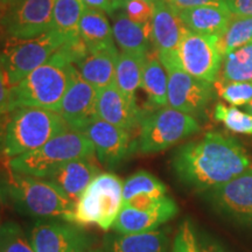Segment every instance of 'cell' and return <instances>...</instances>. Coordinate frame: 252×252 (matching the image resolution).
I'll list each match as a JSON object with an SVG mask.
<instances>
[{
	"label": "cell",
	"instance_id": "1",
	"mask_svg": "<svg viewBox=\"0 0 252 252\" xmlns=\"http://www.w3.org/2000/svg\"><path fill=\"white\" fill-rule=\"evenodd\" d=\"M171 166L178 180L196 191L210 190L252 168L247 151L234 138L208 132L175 151Z\"/></svg>",
	"mask_w": 252,
	"mask_h": 252
},
{
	"label": "cell",
	"instance_id": "2",
	"mask_svg": "<svg viewBox=\"0 0 252 252\" xmlns=\"http://www.w3.org/2000/svg\"><path fill=\"white\" fill-rule=\"evenodd\" d=\"M71 63L59 50L45 64L36 68L11 88L6 112L19 108L60 111L70 83Z\"/></svg>",
	"mask_w": 252,
	"mask_h": 252
},
{
	"label": "cell",
	"instance_id": "3",
	"mask_svg": "<svg viewBox=\"0 0 252 252\" xmlns=\"http://www.w3.org/2000/svg\"><path fill=\"white\" fill-rule=\"evenodd\" d=\"M2 196L18 212L30 216L56 217L70 222L75 204L48 179L35 178L6 168Z\"/></svg>",
	"mask_w": 252,
	"mask_h": 252
},
{
	"label": "cell",
	"instance_id": "4",
	"mask_svg": "<svg viewBox=\"0 0 252 252\" xmlns=\"http://www.w3.org/2000/svg\"><path fill=\"white\" fill-rule=\"evenodd\" d=\"M70 130L59 112L19 108L11 111L2 134V154L8 159L37 150L53 138Z\"/></svg>",
	"mask_w": 252,
	"mask_h": 252
},
{
	"label": "cell",
	"instance_id": "5",
	"mask_svg": "<svg viewBox=\"0 0 252 252\" xmlns=\"http://www.w3.org/2000/svg\"><path fill=\"white\" fill-rule=\"evenodd\" d=\"M94 146L83 132L68 130L37 150L8 160L12 171L35 178L48 179L67 163L81 158H94Z\"/></svg>",
	"mask_w": 252,
	"mask_h": 252
},
{
	"label": "cell",
	"instance_id": "6",
	"mask_svg": "<svg viewBox=\"0 0 252 252\" xmlns=\"http://www.w3.org/2000/svg\"><path fill=\"white\" fill-rule=\"evenodd\" d=\"M64 43V37L54 28L31 39L6 37L1 53V77L12 88L45 64Z\"/></svg>",
	"mask_w": 252,
	"mask_h": 252
},
{
	"label": "cell",
	"instance_id": "7",
	"mask_svg": "<svg viewBox=\"0 0 252 252\" xmlns=\"http://www.w3.org/2000/svg\"><path fill=\"white\" fill-rule=\"evenodd\" d=\"M124 184L112 173H99L88 186L75 206L70 223L94 224L103 230L112 228L121 213Z\"/></svg>",
	"mask_w": 252,
	"mask_h": 252
},
{
	"label": "cell",
	"instance_id": "8",
	"mask_svg": "<svg viewBox=\"0 0 252 252\" xmlns=\"http://www.w3.org/2000/svg\"><path fill=\"white\" fill-rule=\"evenodd\" d=\"M200 130V124L193 116L169 106L157 109L141 119L134 150L143 154L162 152Z\"/></svg>",
	"mask_w": 252,
	"mask_h": 252
},
{
	"label": "cell",
	"instance_id": "9",
	"mask_svg": "<svg viewBox=\"0 0 252 252\" xmlns=\"http://www.w3.org/2000/svg\"><path fill=\"white\" fill-rule=\"evenodd\" d=\"M168 75V106L201 117L213 99L214 88L209 82L189 75L181 67L178 53H158Z\"/></svg>",
	"mask_w": 252,
	"mask_h": 252
},
{
	"label": "cell",
	"instance_id": "10",
	"mask_svg": "<svg viewBox=\"0 0 252 252\" xmlns=\"http://www.w3.org/2000/svg\"><path fill=\"white\" fill-rule=\"evenodd\" d=\"M56 0H13L2 8L1 27L6 37L31 39L53 28Z\"/></svg>",
	"mask_w": 252,
	"mask_h": 252
},
{
	"label": "cell",
	"instance_id": "11",
	"mask_svg": "<svg viewBox=\"0 0 252 252\" xmlns=\"http://www.w3.org/2000/svg\"><path fill=\"white\" fill-rule=\"evenodd\" d=\"M204 198L219 215L252 230V168L234 180L204 191Z\"/></svg>",
	"mask_w": 252,
	"mask_h": 252
},
{
	"label": "cell",
	"instance_id": "12",
	"mask_svg": "<svg viewBox=\"0 0 252 252\" xmlns=\"http://www.w3.org/2000/svg\"><path fill=\"white\" fill-rule=\"evenodd\" d=\"M181 67L189 75L209 83L219 80L223 55L217 46V37L186 31L178 49Z\"/></svg>",
	"mask_w": 252,
	"mask_h": 252
},
{
	"label": "cell",
	"instance_id": "13",
	"mask_svg": "<svg viewBox=\"0 0 252 252\" xmlns=\"http://www.w3.org/2000/svg\"><path fill=\"white\" fill-rule=\"evenodd\" d=\"M98 90L81 76L74 64L70 68V83L61 102L59 113L71 130L83 131L97 116Z\"/></svg>",
	"mask_w": 252,
	"mask_h": 252
},
{
	"label": "cell",
	"instance_id": "14",
	"mask_svg": "<svg viewBox=\"0 0 252 252\" xmlns=\"http://www.w3.org/2000/svg\"><path fill=\"white\" fill-rule=\"evenodd\" d=\"M82 132L93 141L98 161L106 168L118 167L134 150L130 131L100 118L94 119Z\"/></svg>",
	"mask_w": 252,
	"mask_h": 252
},
{
	"label": "cell",
	"instance_id": "15",
	"mask_svg": "<svg viewBox=\"0 0 252 252\" xmlns=\"http://www.w3.org/2000/svg\"><path fill=\"white\" fill-rule=\"evenodd\" d=\"M35 252H88L90 237L77 225L69 223L39 222L30 231Z\"/></svg>",
	"mask_w": 252,
	"mask_h": 252
},
{
	"label": "cell",
	"instance_id": "16",
	"mask_svg": "<svg viewBox=\"0 0 252 252\" xmlns=\"http://www.w3.org/2000/svg\"><path fill=\"white\" fill-rule=\"evenodd\" d=\"M176 214L178 206L168 196L163 197L159 206L152 209L139 210L123 206L112 228L122 235L153 231L172 220Z\"/></svg>",
	"mask_w": 252,
	"mask_h": 252
},
{
	"label": "cell",
	"instance_id": "17",
	"mask_svg": "<svg viewBox=\"0 0 252 252\" xmlns=\"http://www.w3.org/2000/svg\"><path fill=\"white\" fill-rule=\"evenodd\" d=\"M97 116L110 124L131 132L139 127L145 115L138 108V104L131 103L115 83L98 90Z\"/></svg>",
	"mask_w": 252,
	"mask_h": 252
},
{
	"label": "cell",
	"instance_id": "18",
	"mask_svg": "<svg viewBox=\"0 0 252 252\" xmlns=\"http://www.w3.org/2000/svg\"><path fill=\"white\" fill-rule=\"evenodd\" d=\"M187 30L180 17V12L168 0L154 1L152 41L158 53H178Z\"/></svg>",
	"mask_w": 252,
	"mask_h": 252
},
{
	"label": "cell",
	"instance_id": "19",
	"mask_svg": "<svg viewBox=\"0 0 252 252\" xmlns=\"http://www.w3.org/2000/svg\"><path fill=\"white\" fill-rule=\"evenodd\" d=\"M98 174L99 168L93 161V158H81L67 163L48 180L76 206L82 194Z\"/></svg>",
	"mask_w": 252,
	"mask_h": 252
},
{
	"label": "cell",
	"instance_id": "20",
	"mask_svg": "<svg viewBox=\"0 0 252 252\" xmlns=\"http://www.w3.org/2000/svg\"><path fill=\"white\" fill-rule=\"evenodd\" d=\"M116 46L89 53L77 63V70L88 83L97 90L110 87L116 82V64L118 60Z\"/></svg>",
	"mask_w": 252,
	"mask_h": 252
},
{
	"label": "cell",
	"instance_id": "21",
	"mask_svg": "<svg viewBox=\"0 0 252 252\" xmlns=\"http://www.w3.org/2000/svg\"><path fill=\"white\" fill-rule=\"evenodd\" d=\"M113 37L121 52L147 56L150 41L152 40V23L139 25L132 21L124 11H119L113 18Z\"/></svg>",
	"mask_w": 252,
	"mask_h": 252
},
{
	"label": "cell",
	"instance_id": "22",
	"mask_svg": "<svg viewBox=\"0 0 252 252\" xmlns=\"http://www.w3.org/2000/svg\"><path fill=\"white\" fill-rule=\"evenodd\" d=\"M179 12L189 31L216 37L224 32L232 17L228 6H201Z\"/></svg>",
	"mask_w": 252,
	"mask_h": 252
},
{
	"label": "cell",
	"instance_id": "23",
	"mask_svg": "<svg viewBox=\"0 0 252 252\" xmlns=\"http://www.w3.org/2000/svg\"><path fill=\"white\" fill-rule=\"evenodd\" d=\"M105 252H168L169 239L162 230L128 235H109Z\"/></svg>",
	"mask_w": 252,
	"mask_h": 252
},
{
	"label": "cell",
	"instance_id": "24",
	"mask_svg": "<svg viewBox=\"0 0 252 252\" xmlns=\"http://www.w3.org/2000/svg\"><path fill=\"white\" fill-rule=\"evenodd\" d=\"M80 36L86 45L88 53L115 46L112 27L103 11L87 8L80 21Z\"/></svg>",
	"mask_w": 252,
	"mask_h": 252
},
{
	"label": "cell",
	"instance_id": "25",
	"mask_svg": "<svg viewBox=\"0 0 252 252\" xmlns=\"http://www.w3.org/2000/svg\"><path fill=\"white\" fill-rule=\"evenodd\" d=\"M141 88L147 94L151 108L168 106V75L158 55L149 53L145 59Z\"/></svg>",
	"mask_w": 252,
	"mask_h": 252
},
{
	"label": "cell",
	"instance_id": "26",
	"mask_svg": "<svg viewBox=\"0 0 252 252\" xmlns=\"http://www.w3.org/2000/svg\"><path fill=\"white\" fill-rule=\"evenodd\" d=\"M146 56L121 52L116 64V86L131 103L137 104L135 91L141 87Z\"/></svg>",
	"mask_w": 252,
	"mask_h": 252
},
{
	"label": "cell",
	"instance_id": "27",
	"mask_svg": "<svg viewBox=\"0 0 252 252\" xmlns=\"http://www.w3.org/2000/svg\"><path fill=\"white\" fill-rule=\"evenodd\" d=\"M87 6L83 0H56L53 11V28L65 39V42L81 40L80 21Z\"/></svg>",
	"mask_w": 252,
	"mask_h": 252
},
{
	"label": "cell",
	"instance_id": "28",
	"mask_svg": "<svg viewBox=\"0 0 252 252\" xmlns=\"http://www.w3.org/2000/svg\"><path fill=\"white\" fill-rule=\"evenodd\" d=\"M249 43H252V17L232 14L224 32L217 37V46L220 54L224 58Z\"/></svg>",
	"mask_w": 252,
	"mask_h": 252
},
{
	"label": "cell",
	"instance_id": "29",
	"mask_svg": "<svg viewBox=\"0 0 252 252\" xmlns=\"http://www.w3.org/2000/svg\"><path fill=\"white\" fill-rule=\"evenodd\" d=\"M219 80L252 81V43L241 47L224 56Z\"/></svg>",
	"mask_w": 252,
	"mask_h": 252
},
{
	"label": "cell",
	"instance_id": "30",
	"mask_svg": "<svg viewBox=\"0 0 252 252\" xmlns=\"http://www.w3.org/2000/svg\"><path fill=\"white\" fill-rule=\"evenodd\" d=\"M167 188L159 179L146 171H139L131 175L124 182L123 196L124 202L135 196L163 197L166 196Z\"/></svg>",
	"mask_w": 252,
	"mask_h": 252
},
{
	"label": "cell",
	"instance_id": "31",
	"mask_svg": "<svg viewBox=\"0 0 252 252\" xmlns=\"http://www.w3.org/2000/svg\"><path fill=\"white\" fill-rule=\"evenodd\" d=\"M214 117L216 121L223 123L230 131L252 135L251 113L241 111L235 106H226L224 104L219 103L214 109Z\"/></svg>",
	"mask_w": 252,
	"mask_h": 252
},
{
	"label": "cell",
	"instance_id": "32",
	"mask_svg": "<svg viewBox=\"0 0 252 252\" xmlns=\"http://www.w3.org/2000/svg\"><path fill=\"white\" fill-rule=\"evenodd\" d=\"M217 93L225 102L234 106L247 105L252 100V81H222L215 82Z\"/></svg>",
	"mask_w": 252,
	"mask_h": 252
},
{
	"label": "cell",
	"instance_id": "33",
	"mask_svg": "<svg viewBox=\"0 0 252 252\" xmlns=\"http://www.w3.org/2000/svg\"><path fill=\"white\" fill-rule=\"evenodd\" d=\"M1 252H35L17 223L6 222L0 230Z\"/></svg>",
	"mask_w": 252,
	"mask_h": 252
},
{
	"label": "cell",
	"instance_id": "34",
	"mask_svg": "<svg viewBox=\"0 0 252 252\" xmlns=\"http://www.w3.org/2000/svg\"><path fill=\"white\" fill-rule=\"evenodd\" d=\"M171 252H202L200 242L189 220H185L179 226Z\"/></svg>",
	"mask_w": 252,
	"mask_h": 252
},
{
	"label": "cell",
	"instance_id": "35",
	"mask_svg": "<svg viewBox=\"0 0 252 252\" xmlns=\"http://www.w3.org/2000/svg\"><path fill=\"white\" fill-rule=\"evenodd\" d=\"M123 11L134 23L139 25L151 24L154 14V1L127 0L123 5Z\"/></svg>",
	"mask_w": 252,
	"mask_h": 252
},
{
	"label": "cell",
	"instance_id": "36",
	"mask_svg": "<svg viewBox=\"0 0 252 252\" xmlns=\"http://www.w3.org/2000/svg\"><path fill=\"white\" fill-rule=\"evenodd\" d=\"M178 11L201 6H228L226 0H168Z\"/></svg>",
	"mask_w": 252,
	"mask_h": 252
},
{
	"label": "cell",
	"instance_id": "37",
	"mask_svg": "<svg viewBox=\"0 0 252 252\" xmlns=\"http://www.w3.org/2000/svg\"><path fill=\"white\" fill-rule=\"evenodd\" d=\"M226 5L232 14L252 17V0H226Z\"/></svg>",
	"mask_w": 252,
	"mask_h": 252
},
{
	"label": "cell",
	"instance_id": "38",
	"mask_svg": "<svg viewBox=\"0 0 252 252\" xmlns=\"http://www.w3.org/2000/svg\"><path fill=\"white\" fill-rule=\"evenodd\" d=\"M198 242H200L202 252H229L219 241L210 237L209 235H201Z\"/></svg>",
	"mask_w": 252,
	"mask_h": 252
},
{
	"label": "cell",
	"instance_id": "39",
	"mask_svg": "<svg viewBox=\"0 0 252 252\" xmlns=\"http://www.w3.org/2000/svg\"><path fill=\"white\" fill-rule=\"evenodd\" d=\"M83 2L87 6V8L99 9L104 13L113 14V12L116 11L113 0H83Z\"/></svg>",
	"mask_w": 252,
	"mask_h": 252
},
{
	"label": "cell",
	"instance_id": "40",
	"mask_svg": "<svg viewBox=\"0 0 252 252\" xmlns=\"http://www.w3.org/2000/svg\"><path fill=\"white\" fill-rule=\"evenodd\" d=\"M125 1H127V0H113V5H115L116 11L123 8V5H124ZM149 1H157V0H149Z\"/></svg>",
	"mask_w": 252,
	"mask_h": 252
},
{
	"label": "cell",
	"instance_id": "41",
	"mask_svg": "<svg viewBox=\"0 0 252 252\" xmlns=\"http://www.w3.org/2000/svg\"><path fill=\"white\" fill-rule=\"evenodd\" d=\"M245 106V110H247V111L249 112V113H251L252 115V100L249 104H247V105H244Z\"/></svg>",
	"mask_w": 252,
	"mask_h": 252
},
{
	"label": "cell",
	"instance_id": "42",
	"mask_svg": "<svg viewBox=\"0 0 252 252\" xmlns=\"http://www.w3.org/2000/svg\"><path fill=\"white\" fill-rule=\"evenodd\" d=\"M12 1H13V0H1V7H2V8L6 7V6L11 4Z\"/></svg>",
	"mask_w": 252,
	"mask_h": 252
},
{
	"label": "cell",
	"instance_id": "43",
	"mask_svg": "<svg viewBox=\"0 0 252 252\" xmlns=\"http://www.w3.org/2000/svg\"><path fill=\"white\" fill-rule=\"evenodd\" d=\"M88 252H104V251L100 250V249H93V250H89Z\"/></svg>",
	"mask_w": 252,
	"mask_h": 252
}]
</instances>
